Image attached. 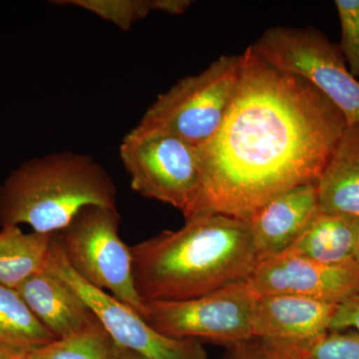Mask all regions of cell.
I'll list each match as a JSON object with an SVG mask.
<instances>
[{"instance_id":"6","label":"cell","mask_w":359,"mask_h":359,"mask_svg":"<svg viewBox=\"0 0 359 359\" xmlns=\"http://www.w3.org/2000/svg\"><path fill=\"white\" fill-rule=\"evenodd\" d=\"M276 69L304 78L339 108L347 125L359 123V81L351 74L339 45L313 27L275 26L250 45Z\"/></svg>"},{"instance_id":"18","label":"cell","mask_w":359,"mask_h":359,"mask_svg":"<svg viewBox=\"0 0 359 359\" xmlns=\"http://www.w3.org/2000/svg\"><path fill=\"white\" fill-rule=\"evenodd\" d=\"M60 6L80 7L111 21L124 30L130 29L136 21L143 20L151 11L179 15L191 6L190 0H61Z\"/></svg>"},{"instance_id":"16","label":"cell","mask_w":359,"mask_h":359,"mask_svg":"<svg viewBox=\"0 0 359 359\" xmlns=\"http://www.w3.org/2000/svg\"><path fill=\"white\" fill-rule=\"evenodd\" d=\"M55 233H25L18 226L0 230V283L18 290L32 276L46 271Z\"/></svg>"},{"instance_id":"3","label":"cell","mask_w":359,"mask_h":359,"mask_svg":"<svg viewBox=\"0 0 359 359\" xmlns=\"http://www.w3.org/2000/svg\"><path fill=\"white\" fill-rule=\"evenodd\" d=\"M116 195L113 179L93 158L52 153L23 163L0 186V226L28 224L52 235L85 207H116Z\"/></svg>"},{"instance_id":"22","label":"cell","mask_w":359,"mask_h":359,"mask_svg":"<svg viewBox=\"0 0 359 359\" xmlns=\"http://www.w3.org/2000/svg\"><path fill=\"white\" fill-rule=\"evenodd\" d=\"M353 330L359 334V289L337 306L330 332Z\"/></svg>"},{"instance_id":"26","label":"cell","mask_w":359,"mask_h":359,"mask_svg":"<svg viewBox=\"0 0 359 359\" xmlns=\"http://www.w3.org/2000/svg\"><path fill=\"white\" fill-rule=\"evenodd\" d=\"M354 262L359 266V216L356 222L355 245H354Z\"/></svg>"},{"instance_id":"17","label":"cell","mask_w":359,"mask_h":359,"mask_svg":"<svg viewBox=\"0 0 359 359\" xmlns=\"http://www.w3.org/2000/svg\"><path fill=\"white\" fill-rule=\"evenodd\" d=\"M54 340L18 290L0 283V341L33 351Z\"/></svg>"},{"instance_id":"11","label":"cell","mask_w":359,"mask_h":359,"mask_svg":"<svg viewBox=\"0 0 359 359\" xmlns=\"http://www.w3.org/2000/svg\"><path fill=\"white\" fill-rule=\"evenodd\" d=\"M320 211L318 183L294 187L262 205L249 219L257 263L289 249Z\"/></svg>"},{"instance_id":"13","label":"cell","mask_w":359,"mask_h":359,"mask_svg":"<svg viewBox=\"0 0 359 359\" xmlns=\"http://www.w3.org/2000/svg\"><path fill=\"white\" fill-rule=\"evenodd\" d=\"M16 290L55 339L76 334L97 320L83 299L49 269L32 276Z\"/></svg>"},{"instance_id":"2","label":"cell","mask_w":359,"mask_h":359,"mask_svg":"<svg viewBox=\"0 0 359 359\" xmlns=\"http://www.w3.org/2000/svg\"><path fill=\"white\" fill-rule=\"evenodd\" d=\"M142 301H186L249 278L257 259L250 221L223 214L186 219L131 247Z\"/></svg>"},{"instance_id":"23","label":"cell","mask_w":359,"mask_h":359,"mask_svg":"<svg viewBox=\"0 0 359 359\" xmlns=\"http://www.w3.org/2000/svg\"><path fill=\"white\" fill-rule=\"evenodd\" d=\"M222 359H289L276 353L269 348L261 339L247 340L226 347V353Z\"/></svg>"},{"instance_id":"4","label":"cell","mask_w":359,"mask_h":359,"mask_svg":"<svg viewBox=\"0 0 359 359\" xmlns=\"http://www.w3.org/2000/svg\"><path fill=\"white\" fill-rule=\"evenodd\" d=\"M240 66V55H223L199 74L182 78L158 96L137 126L200 147L216 134L230 109Z\"/></svg>"},{"instance_id":"15","label":"cell","mask_w":359,"mask_h":359,"mask_svg":"<svg viewBox=\"0 0 359 359\" xmlns=\"http://www.w3.org/2000/svg\"><path fill=\"white\" fill-rule=\"evenodd\" d=\"M358 217L320 211L304 233L280 255H290L318 263L354 262Z\"/></svg>"},{"instance_id":"7","label":"cell","mask_w":359,"mask_h":359,"mask_svg":"<svg viewBox=\"0 0 359 359\" xmlns=\"http://www.w3.org/2000/svg\"><path fill=\"white\" fill-rule=\"evenodd\" d=\"M120 157L132 189L143 197L192 214L199 196L197 150L173 135L136 126L123 139Z\"/></svg>"},{"instance_id":"10","label":"cell","mask_w":359,"mask_h":359,"mask_svg":"<svg viewBox=\"0 0 359 359\" xmlns=\"http://www.w3.org/2000/svg\"><path fill=\"white\" fill-rule=\"evenodd\" d=\"M245 282L255 295H297L339 306L359 289V266L278 255L259 262Z\"/></svg>"},{"instance_id":"9","label":"cell","mask_w":359,"mask_h":359,"mask_svg":"<svg viewBox=\"0 0 359 359\" xmlns=\"http://www.w3.org/2000/svg\"><path fill=\"white\" fill-rule=\"evenodd\" d=\"M47 269L83 299L118 346L146 359H209L199 340L161 334L133 309L82 280L66 262L56 235Z\"/></svg>"},{"instance_id":"8","label":"cell","mask_w":359,"mask_h":359,"mask_svg":"<svg viewBox=\"0 0 359 359\" xmlns=\"http://www.w3.org/2000/svg\"><path fill=\"white\" fill-rule=\"evenodd\" d=\"M255 299L242 280L196 299L145 302L142 318L167 337L229 347L254 339Z\"/></svg>"},{"instance_id":"25","label":"cell","mask_w":359,"mask_h":359,"mask_svg":"<svg viewBox=\"0 0 359 359\" xmlns=\"http://www.w3.org/2000/svg\"><path fill=\"white\" fill-rule=\"evenodd\" d=\"M111 359H146L139 354L129 351V349L124 348V347L118 346L115 344L114 348H113L112 356Z\"/></svg>"},{"instance_id":"12","label":"cell","mask_w":359,"mask_h":359,"mask_svg":"<svg viewBox=\"0 0 359 359\" xmlns=\"http://www.w3.org/2000/svg\"><path fill=\"white\" fill-rule=\"evenodd\" d=\"M337 304L290 294L256 295L252 330L256 339L304 342L330 332Z\"/></svg>"},{"instance_id":"20","label":"cell","mask_w":359,"mask_h":359,"mask_svg":"<svg viewBox=\"0 0 359 359\" xmlns=\"http://www.w3.org/2000/svg\"><path fill=\"white\" fill-rule=\"evenodd\" d=\"M262 341L289 359H359V334L353 330L328 332L304 342Z\"/></svg>"},{"instance_id":"1","label":"cell","mask_w":359,"mask_h":359,"mask_svg":"<svg viewBox=\"0 0 359 359\" xmlns=\"http://www.w3.org/2000/svg\"><path fill=\"white\" fill-rule=\"evenodd\" d=\"M230 109L197 150L201 186L190 219L223 214L249 221L285 191L318 183L347 127L313 85L276 69L249 46Z\"/></svg>"},{"instance_id":"5","label":"cell","mask_w":359,"mask_h":359,"mask_svg":"<svg viewBox=\"0 0 359 359\" xmlns=\"http://www.w3.org/2000/svg\"><path fill=\"white\" fill-rule=\"evenodd\" d=\"M119 226L117 208L88 205L56 237L75 273L142 316L145 302L135 287L131 247L123 242Z\"/></svg>"},{"instance_id":"14","label":"cell","mask_w":359,"mask_h":359,"mask_svg":"<svg viewBox=\"0 0 359 359\" xmlns=\"http://www.w3.org/2000/svg\"><path fill=\"white\" fill-rule=\"evenodd\" d=\"M318 188L320 211L359 216V123L347 125Z\"/></svg>"},{"instance_id":"21","label":"cell","mask_w":359,"mask_h":359,"mask_svg":"<svg viewBox=\"0 0 359 359\" xmlns=\"http://www.w3.org/2000/svg\"><path fill=\"white\" fill-rule=\"evenodd\" d=\"M341 40L339 47L349 72L359 81V0H337Z\"/></svg>"},{"instance_id":"24","label":"cell","mask_w":359,"mask_h":359,"mask_svg":"<svg viewBox=\"0 0 359 359\" xmlns=\"http://www.w3.org/2000/svg\"><path fill=\"white\" fill-rule=\"evenodd\" d=\"M0 359H30V351L0 341Z\"/></svg>"},{"instance_id":"19","label":"cell","mask_w":359,"mask_h":359,"mask_svg":"<svg viewBox=\"0 0 359 359\" xmlns=\"http://www.w3.org/2000/svg\"><path fill=\"white\" fill-rule=\"evenodd\" d=\"M115 342L98 318L76 334L30 351V359H111Z\"/></svg>"}]
</instances>
